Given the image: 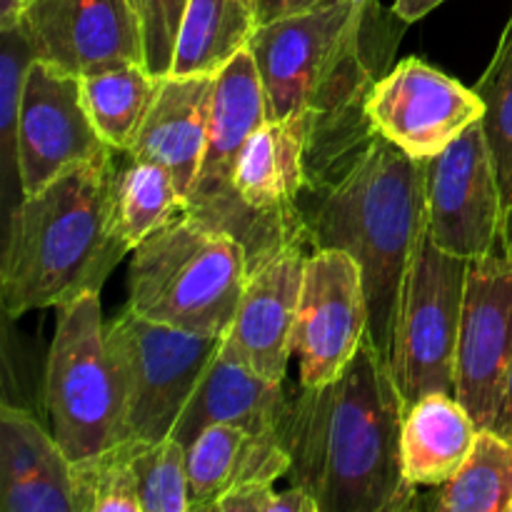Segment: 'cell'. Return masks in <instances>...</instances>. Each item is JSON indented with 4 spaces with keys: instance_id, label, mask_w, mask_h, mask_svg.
Here are the masks:
<instances>
[{
    "instance_id": "obj_1",
    "label": "cell",
    "mask_w": 512,
    "mask_h": 512,
    "mask_svg": "<svg viewBox=\"0 0 512 512\" xmlns=\"http://www.w3.org/2000/svg\"><path fill=\"white\" fill-rule=\"evenodd\" d=\"M405 400L388 358L370 335L328 385L288 395L280 440L290 455L285 478L320 512H400L418 505L400 458Z\"/></svg>"
},
{
    "instance_id": "obj_2",
    "label": "cell",
    "mask_w": 512,
    "mask_h": 512,
    "mask_svg": "<svg viewBox=\"0 0 512 512\" xmlns=\"http://www.w3.org/2000/svg\"><path fill=\"white\" fill-rule=\"evenodd\" d=\"M373 3L353 0L273 20L250 40L265 88L268 120L303 118L308 128L305 193L338 180L378 135L368 98L393 45L368 43Z\"/></svg>"
},
{
    "instance_id": "obj_3",
    "label": "cell",
    "mask_w": 512,
    "mask_h": 512,
    "mask_svg": "<svg viewBox=\"0 0 512 512\" xmlns=\"http://www.w3.org/2000/svg\"><path fill=\"white\" fill-rule=\"evenodd\" d=\"M115 175L110 150L15 205L5 220L0 263L5 318L100 293L115 265L133 253L115 213Z\"/></svg>"
},
{
    "instance_id": "obj_4",
    "label": "cell",
    "mask_w": 512,
    "mask_h": 512,
    "mask_svg": "<svg viewBox=\"0 0 512 512\" xmlns=\"http://www.w3.org/2000/svg\"><path fill=\"white\" fill-rule=\"evenodd\" d=\"M300 215L310 248L345 250L358 260L368 335L390 363L400 285L428 225L425 160L378 133L338 180L300 198Z\"/></svg>"
},
{
    "instance_id": "obj_5",
    "label": "cell",
    "mask_w": 512,
    "mask_h": 512,
    "mask_svg": "<svg viewBox=\"0 0 512 512\" xmlns=\"http://www.w3.org/2000/svg\"><path fill=\"white\" fill-rule=\"evenodd\" d=\"M250 258L235 235L183 213L133 250L125 308L195 335H228Z\"/></svg>"
},
{
    "instance_id": "obj_6",
    "label": "cell",
    "mask_w": 512,
    "mask_h": 512,
    "mask_svg": "<svg viewBox=\"0 0 512 512\" xmlns=\"http://www.w3.org/2000/svg\"><path fill=\"white\" fill-rule=\"evenodd\" d=\"M45 365V408L70 463L125 440V390L108 340L100 293L60 305Z\"/></svg>"
},
{
    "instance_id": "obj_7",
    "label": "cell",
    "mask_w": 512,
    "mask_h": 512,
    "mask_svg": "<svg viewBox=\"0 0 512 512\" xmlns=\"http://www.w3.org/2000/svg\"><path fill=\"white\" fill-rule=\"evenodd\" d=\"M465 283L468 260L445 253L425 230L400 285L390 350V370L405 408L430 393L455 395Z\"/></svg>"
},
{
    "instance_id": "obj_8",
    "label": "cell",
    "mask_w": 512,
    "mask_h": 512,
    "mask_svg": "<svg viewBox=\"0 0 512 512\" xmlns=\"http://www.w3.org/2000/svg\"><path fill=\"white\" fill-rule=\"evenodd\" d=\"M223 338L170 328L128 308L110 320L108 340L125 390V440L158 443L173 435Z\"/></svg>"
},
{
    "instance_id": "obj_9",
    "label": "cell",
    "mask_w": 512,
    "mask_h": 512,
    "mask_svg": "<svg viewBox=\"0 0 512 512\" xmlns=\"http://www.w3.org/2000/svg\"><path fill=\"white\" fill-rule=\"evenodd\" d=\"M512 375V255L468 260L455 348V398L480 430L495 428Z\"/></svg>"
},
{
    "instance_id": "obj_10",
    "label": "cell",
    "mask_w": 512,
    "mask_h": 512,
    "mask_svg": "<svg viewBox=\"0 0 512 512\" xmlns=\"http://www.w3.org/2000/svg\"><path fill=\"white\" fill-rule=\"evenodd\" d=\"M368 328V295L358 260L345 250H313L305 263L293 328L300 385L320 388L333 383L355 358Z\"/></svg>"
},
{
    "instance_id": "obj_11",
    "label": "cell",
    "mask_w": 512,
    "mask_h": 512,
    "mask_svg": "<svg viewBox=\"0 0 512 512\" xmlns=\"http://www.w3.org/2000/svg\"><path fill=\"white\" fill-rule=\"evenodd\" d=\"M425 203V230L445 253L475 260L500 250L503 200L480 120L425 160Z\"/></svg>"
},
{
    "instance_id": "obj_12",
    "label": "cell",
    "mask_w": 512,
    "mask_h": 512,
    "mask_svg": "<svg viewBox=\"0 0 512 512\" xmlns=\"http://www.w3.org/2000/svg\"><path fill=\"white\" fill-rule=\"evenodd\" d=\"M368 113L383 138L410 158L430 160L483 120L485 103L475 88H465L425 60L408 58L378 78Z\"/></svg>"
},
{
    "instance_id": "obj_13",
    "label": "cell",
    "mask_w": 512,
    "mask_h": 512,
    "mask_svg": "<svg viewBox=\"0 0 512 512\" xmlns=\"http://www.w3.org/2000/svg\"><path fill=\"white\" fill-rule=\"evenodd\" d=\"M18 25L35 58L78 78L148 65L143 13L133 0H28Z\"/></svg>"
},
{
    "instance_id": "obj_14",
    "label": "cell",
    "mask_w": 512,
    "mask_h": 512,
    "mask_svg": "<svg viewBox=\"0 0 512 512\" xmlns=\"http://www.w3.org/2000/svg\"><path fill=\"white\" fill-rule=\"evenodd\" d=\"M105 153L110 148L85 108L78 75L35 58L20 98L18 160L23 198L38 193L65 170Z\"/></svg>"
},
{
    "instance_id": "obj_15",
    "label": "cell",
    "mask_w": 512,
    "mask_h": 512,
    "mask_svg": "<svg viewBox=\"0 0 512 512\" xmlns=\"http://www.w3.org/2000/svg\"><path fill=\"white\" fill-rule=\"evenodd\" d=\"M305 240L283 245L248 273L243 298L223 348L273 383H285L293 355V328L303 290Z\"/></svg>"
},
{
    "instance_id": "obj_16",
    "label": "cell",
    "mask_w": 512,
    "mask_h": 512,
    "mask_svg": "<svg viewBox=\"0 0 512 512\" xmlns=\"http://www.w3.org/2000/svg\"><path fill=\"white\" fill-rule=\"evenodd\" d=\"M308 128L303 118L265 120L240 150L233 190L240 203L265 223L305 238L300 198L308 185Z\"/></svg>"
},
{
    "instance_id": "obj_17",
    "label": "cell",
    "mask_w": 512,
    "mask_h": 512,
    "mask_svg": "<svg viewBox=\"0 0 512 512\" xmlns=\"http://www.w3.org/2000/svg\"><path fill=\"white\" fill-rule=\"evenodd\" d=\"M218 75H165L128 155L163 165L188 203L208 145Z\"/></svg>"
},
{
    "instance_id": "obj_18",
    "label": "cell",
    "mask_w": 512,
    "mask_h": 512,
    "mask_svg": "<svg viewBox=\"0 0 512 512\" xmlns=\"http://www.w3.org/2000/svg\"><path fill=\"white\" fill-rule=\"evenodd\" d=\"M288 395L285 383L260 378L220 345L170 438L188 445L200 430L215 423L238 425L255 438H275Z\"/></svg>"
},
{
    "instance_id": "obj_19",
    "label": "cell",
    "mask_w": 512,
    "mask_h": 512,
    "mask_svg": "<svg viewBox=\"0 0 512 512\" xmlns=\"http://www.w3.org/2000/svg\"><path fill=\"white\" fill-rule=\"evenodd\" d=\"M190 512L215 510L218 500L243 483H275L290 470L280 435L255 438L238 425L215 423L185 445Z\"/></svg>"
},
{
    "instance_id": "obj_20",
    "label": "cell",
    "mask_w": 512,
    "mask_h": 512,
    "mask_svg": "<svg viewBox=\"0 0 512 512\" xmlns=\"http://www.w3.org/2000/svg\"><path fill=\"white\" fill-rule=\"evenodd\" d=\"M478 425L463 403L450 393H430L405 408L400 430L403 473L415 488L448 483L478 438Z\"/></svg>"
},
{
    "instance_id": "obj_21",
    "label": "cell",
    "mask_w": 512,
    "mask_h": 512,
    "mask_svg": "<svg viewBox=\"0 0 512 512\" xmlns=\"http://www.w3.org/2000/svg\"><path fill=\"white\" fill-rule=\"evenodd\" d=\"M258 28L255 0H188L170 75H218Z\"/></svg>"
},
{
    "instance_id": "obj_22",
    "label": "cell",
    "mask_w": 512,
    "mask_h": 512,
    "mask_svg": "<svg viewBox=\"0 0 512 512\" xmlns=\"http://www.w3.org/2000/svg\"><path fill=\"white\" fill-rule=\"evenodd\" d=\"M85 108L110 150L128 155L160 90V78L148 65H118L85 75Z\"/></svg>"
},
{
    "instance_id": "obj_23",
    "label": "cell",
    "mask_w": 512,
    "mask_h": 512,
    "mask_svg": "<svg viewBox=\"0 0 512 512\" xmlns=\"http://www.w3.org/2000/svg\"><path fill=\"white\" fill-rule=\"evenodd\" d=\"M445 512H512V440L498 430H478L458 473L435 495Z\"/></svg>"
},
{
    "instance_id": "obj_24",
    "label": "cell",
    "mask_w": 512,
    "mask_h": 512,
    "mask_svg": "<svg viewBox=\"0 0 512 512\" xmlns=\"http://www.w3.org/2000/svg\"><path fill=\"white\" fill-rule=\"evenodd\" d=\"M128 163L115 175V213L130 250L183 215L188 203L168 168L153 160L125 155Z\"/></svg>"
},
{
    "instance_id": "obj_25",
    "label": "cell",
    "mask_w": 512,
    "mask_h": 512,
    "mask_svg": "<svg viewBox=\"0 0 512 512\" xmlns=\"http://www.w3.org/2000/svg\"><path fill=\"white\" fill-rule=\"evenodd\" d=\"M485 103L483 133L503 200V230L500 250L512 255V15L488 70L475 85Z\"/></svg>"
},
{
    "instance_id": "obj_26",
    "label": "cell",
    "mask_w": 512,
    "mask_h": 512,
    "mask_svg": "<svg viewBox=\"0 0 512 512\" xmlns=\"http://www.w3.org/2000/svg\"><path fill=\"white\" fill-rule=\"evenodd\" d=\"M0 33H3V53H0V178H3V213L8 220L15 205L23 200L18 123L25 75L35 60V50L20 25L3 28Z\"/></svg>"
},
{
    "instance_id": "obj_27",
    "label": "cell",
    "mask_w": 512,
    "mask_h": 512,
    "mask_svg": "<svg viewBox=\"0 0 512 512\" xmlns=\"http://www.w3.org/2000/svg\"><path fill=\"white\" fill-rule=\"evenodd\" d=\"M70 463L53 433H45L33 413L13 403L0 410V490L33 475Z\"/></svg>"
},
{
    "instance_id": "obj_28",
    "label": "cell",
    "mask_w": 512,
    "mask_h": 512,
    "mask_svg": "<svg viewBox=\"0 0 512 512\" xmlns=\"http://www.w3.org/2000/svg\"><path fill=\"white\" fill-rule=\"evenodd\" d=\"M130 463L143 512H190L183 443L175 438L158 443L130 440Z\"/></svg>"
},
{
    "instance_id": "obj_29",
    "label": "cell",
    "mask_w": 512,
    "mask_h": 512,
    "mask_svg": "<svg viewBox=\"0 0 512 512\" xmlns=\"http://www.w3.org/2000/svg\"><path fill=\"white\" fill-rule=\"evenodd\" d=\"M73 488L78 512H143L130 463V440L73 463Z\"/></svg>"
},
{
    "instance_id": "obj_30",
    "label": "cell",
    "mask_w": 512,
    "mask_h": 512,
    "mask_svg": "<svg viewBox=\"0 0 512 512\" xmlns=\"http://www.w3.org/2000/svg\"><path fill=\"white\" fill-rule=\"evenodd\" d=\"M3 512H78L73 488V463L33 475L0 490Z\"/></svg>"
},
{
    "instance_id": "obj_31",
    "label": "cell",
    "mask_w": 512,
    "mask_h": 512,
    "mask_svg": "<svg viewBox=\"0 0 512 512\" xmlns=\"http://www.w3.org/2000/svg\"><path fill=\"white\" fill-rule=\"evenodd\" d=\"M185 8H188V0H145V63L150 73L158 78L170 75V68H173L175 40H178Z\"/></svg>"
},
{
    "instance_id": "obj_32",
    "label": "cell",
    "mask_w": 512,
    "mask_h": 512,
    "mask_svg": "<svg viewBox=\"0 0 512 512\" xmlns=\"http://www.w3.org/2000/svg\"><path fill=\"white\" fill-rule=\"evenodd\" d=\"M278 490L275 483H263V480H255V483H243L238 488L230 490L228 495L218 500L215 510L218 512H275L278 505Z\"/></svg>"
},
{
    "instance_id": "obj_33",
    "label": "cell",
    "mask_w": 512,
    "mask_h": 512,
    "mask_svg": "<svg viewBox=\"0 0 512 512\" xmlns=\"http://www.w3.org/2000/svg\"><path fill=\"white\" fill-rule=\"evenodd\" d=\"M338 3H345V0H255L260 25L273 23V20L280 18H290V15L313 13V10H323Z\"/></svg>"
},
{
    "instance_id": "obj_34",
    "label": "cell",
    "mask_w": 512,
    "mask_h": 512,
    "mask_svg": "<svg viewBox=\"0 0 512 512\" xmlns=\"http://www.w3.org/2000/svg\"><path fill=\"white\" fill-rule=\"evenodd\" d=\"M440 3L445 0H395L393 3V15L400 23H415V20L425 18L428 13H433Z\"/></svg>"
},
{
    "instance_id": "obj_35",
    "label": "cell",
    "mask_w": 512,
    "mask_h": 512,
    "mask_svg": "<svg viewBox=\"0 0 512 512\" xmlns=\"http://www.w3.org/2000/svg\"><path fill=\"white\" fill-rule=\"evenodd\" d=\"M28 0H0V30L20 23V15Z\"/></svg>"
},
{
    "instance_id": "obj_36",
    "label": "cell",
    "mask_w": 512,
    "mask_h": 512,
    "mask_svg": "<svg viewBox=\"0 0 512 512\" xmlns=\"http://www.w3.org/2000/svg\"><path fill=\"white\" fill-rule=\"evenodd\" d=\"M493 430H498L500 435H505V438L512 440V375H510V385H508V395H505L503 410H500L498 423H495Z\"/></svg>"
},
{
    "instance_id": "obj_37",
    "label": "cell",
    "mask_w": 512,
    "mask_h": 512,
    "mask_svg": "<svg viewBox=\"0 0 512 512\" xmlns=\"http://www.w3.org/2000/svg\"><path fill=\"white\" fill-rule=\"evenodd\" d=\"M133 3L138 5V10H140V13H143V8H145V0H133Z\"/></svg>"
},
{
    "instance_id": "obj_38",
    "label": "cell",
    "mask_w": 512,
    "mask_h": 512,
    "mask_svg": "<svg viewBox=\"0 0 512 512\" xmlns=\"http://www.w3.org/2000/svg\"><path fill=\"white\" fill-rule=\"evenodd\" d=\"M355 5H368V3H373V0H353Z\"/></svg>"
}]
</instances>
